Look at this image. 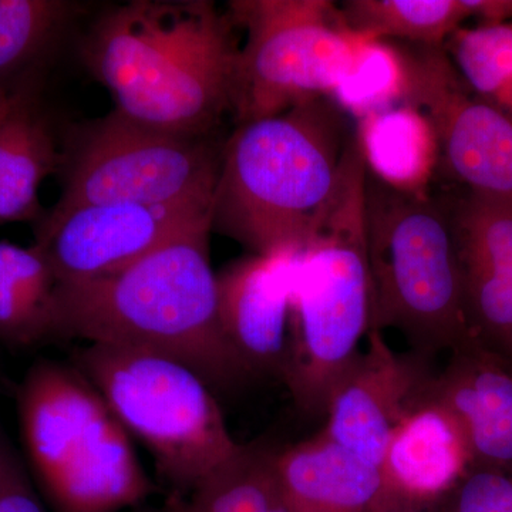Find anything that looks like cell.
I'll return each mask as SVG.
<instances>
[{"label":"cell","mask_w":512,"mask_h":512,"mask_svg":"<svg viewBox=\"0 0 512 512\" xmlns=\"http://www.w3.org/2000/svg\"><path fill=\"white\" fill-rule=\"evenodd\" d=\"M234 28L207 0H130L92 20L79 56L128 120L177 136H214L234 106Z\"/></svg>","instance_id":"obj_1"},{"label":"cell","mask_w":512,"mask_h":512,"mask_svg":"<svg viewBox=\"0 0 512 512\" xmlns=\"http://www.w3.org/2000/svg\"><path fill=\"white\" fill-rule=\"evenodd\" d=\"M346 114L332 97L318 96L238 124L222 146L211 231L251 255L305 248L345 183L356 134Z\"/></svg>","instance_id":"obj_2"},{"label":"cell","mask_w":512,"mask_h":512,"mask_svg":"<svg viewBox=\"0 0 512 512\" xmlns=\"http://www.w3.org/2000/svg\"><path fill=\"white\" fill-rule=\"evenodd\" d=\"M210 234L200 228L117 274L59 284L56 336L170 357L211 387L241 382L249 373L221 328Z\"/></svg>","instance_id":"obj_3"},{"label":"cell","mask_w":512,"mask_h":512,"mask_svg":"<svg viewBox=\"0 0 512 512\" xmlns=\"http://www.w3.org/2000/svg\"><path fill=\"white\" fill-rule=\"evenodd\" d=\"M366 177L355 136L338 201L295 259L282 379L308 414H325L330 393L355 362L372 323Z\"/></svg>","instance_id":"obj_4"},{"label":"cell","mask_w":512,"mask_h":512,"mask_svg":"<svg viewBox=\"0 0 512 512\" xmlns=\"http://www.w3.org/2000/svg\"><path fill=\"white\" fill-rule=\"evenodd\" d=\"M370 329H396L417 352H453L470 339L454 228V195L394 190L367 171Z\"/></svg>","instance_id":"obj_5"},{"label":"cell","mask_w":512,"mask_h":512,"mask_svg":"<svg viewBox=\"0 0 512 512\" xmlns=\"http://www.w3.org/2000/svg\"><path fill=\"white\" fill-rule=\"evenodd\" d=\"M18 407L30 464L57 512H119L151 493L130 434L79 370L39 363Z\"/></svg>","instance_id":"obj_6"},{"label":"cell","mask_w":512,"mask_h":512,"mask_svg":"<svg viewBox=\"0 0 512 512\" xmlns=\"http://www.w3.org/2000/svg\"><path fill=\"white\" fill-rule=\"evenodd\" d=\"M77 370L150 450L177 493H194L244 447L229 433L210 384L177 360L89 343L77 356Z\"/></svg>","instance_id":"obj_7"},{"label":"cell","mask_w":512,"mask_h":512,"mask_svg":"<svg viewBox=\"0 0 512 512\" xmlns=\"http://www.w3.org/2000/svg\"><path fill=\"white\" fill-rule=\"evenodd\" d=\"M222 146L215 138L164 133L111 109L62 131L59 201L49 217L110 202L212 201Z\"/></svg>","instance_id":"obj_8"},{"label":"cell","mask_w":512,"mask_h":512,"mask_svg":"<svg viewBox=\"0 0 512 512\" xmlns=\"http://www.w3.org/2000/svg\"><path fill=\"white\" fill-rule=\"evenodd\" d=\"M228 10L234 26L247 32L235 73L238 124L332 96L367 39L346 26L329 0H232Z\"/></svg>","instance_id":"obj_9"},{"label":"cell","mask_w":512,"mask_h":512,"mask_svg":"<svg viewBox=\"0 0 512 512\" xmlns=\"http://www.w3.org/2000/svg\"><path fill=\"white\" fill-rule=\"evenodd\" d=\"M406 89L402 104L430 121L440 167L468 191L512 197V124L477 96L444 46L402 50Z\"/></svg>","instance_id":"obj_10"},{"label":"cell","mask_w":512,"mask_h":512,"mask_svg":"<svg viewBox=\"0 0 512 512\" xmlns=\"http://www.w3.org/2000/svg\"><path fill=\"white\" fill-rule=\"evenodd\" d=\"M212 201L87 205L35 225L59 284L117 274L197 229L211 227Z\"/></svg>","instance_id":"obj_11"},{"label":"cell","mask_w":512,"mask_h":512,"mask_svg":"<svg viewBox=\"0 0 512 512\" xmlns=\"http://www.w3.org/2000/svg\"><path fill=\"white\" fill-rule=\"evenodd\" d=\"M366 349L330 393L323 433L380 468L397 424L433 379L427 355H399L382 330L370 329Z\"/></svg>","instance_id":"obj_12"},{"label":"cell","mask_w":512,"mask_h":512,"mask_svg":"<svg viewBox=\"0 0 512 512\" xmlns=\"http://www.w3.org/2000/svg\"><path fill=\"white\" fill-rule=\"evenodd\" d=\"M468 335L512 363V197L454 195Z\"/></svg>","instance_id":"obj_13"},{"label":"cell","mask_w":512,"mask_h":512,"mask_svg":"<svg viewBox=\"0 0 512 512\" xmlns=\"http://www.w3.org/2000/svg\"><path fill=\"white\" fill-rule=\"evenodd\" d=\"M298 252L249 255L217 274L221 328L248 373L284 375Z\"/></svg>","instance_id":"obj_14"},{"label":"cell","mask_w":512,"mask_h":512,"mask_svg":"<svg viewBox=\"0 0 512 512\" xmlns=\"http://www.w3.org/2000/svg\"><path fill=\"white\" fill-rule=\"evenodd\" d=\"M427 394L453 414L471 467H512V363L468 339L451 352Z\"/></svg>","instance_id":"obj_15"},{"label":"cell","mask_w":512,"mask_h":512,"mask_svg":"<svg viewBox=\"0 0 512 512\" xmlns=\"http://www.w3.org/2000/svg\"><path fill=\"white\" fill-rule=\"evenodd\" d=\"M470 467V451L453 414L424 393L387 443L380 464L384 498L407 505L436 500L451 493Z\"/></svg>","instance_id":"obj_16"},{"label":"cell","mask_w":512,"mask_h":512,"mask_svg":"<svg viewBox=\"0 0 512 512\" xmlns=\"http://www.w3.org/2000/svg\"><path fill=\"white\" fill-rule=\"evenodd\" d=\"M279 494L292 512H369L384 498L382 471L325 433L275 453Z\"/></svg>","instance_id":"obj_17"},{"label":"cell","mask_w":512,"mask_h":512,"mask_svg":"<svg viewBox=\"0 0 512 512\" xmlns=\"http://www.w3.org/2000/svg\"><path fill=\"white\" fill-rule=\"evenodd\" d=\"M37 89L19 92L0 120V225L42 221L40 187L62 164V133Z\"/></svg>","instance_id":"obj_18"},{"label":"cell","mask_w":512,"mask_h":512,"mask_svg":"<svg viewBox=\"0 0 512 512\" xmlns=\"http://www.w3.org/2000/svg\"><path fill=\"white\" fill-rule=\"evenodd\" d=\"M357 143L367 171L394 190L429 192L440 165L439 143L430 121L419 110L397 104L357 120Z\"/></svg>","instance_id":"obj_19"},{"label":"cell","mask_w":512,"mask_h":512,"mask_svg":"<svg viewBox=\"0 0 512 512\" xmlns=\"http://www.w3.org/2000/svg\"><path fill=\"white\" fill-rule=\"evenodd\" d=\"M79 12L66 0H0V93L39 87L40 70Z\"/></svg>","instance_id":"obj_20"},{"label":"cell","mask_w":512,"mask_h":512,"mask_svg":"<svg viewBox=\"0 0 512 512\" xmlns=\"http://www.w3.org/2000/svg\"><path fill=\"white\" fill-rule=\"evenodd\" d=\"M57 286L42 248L0 241V340L33 345L56 336Z\"/></svg>","instance_id":"obj_21"},{"label":"cell","mask_w":512,"mask_h":512,"mask_svg":"<svg viewBox=\"0 0 512 512\" xmlns=\"http://www.w3.org/2000/svg\"><path fill=\"white\" fill-rule=\"evenodd\" d=\"M340 9L352 32L367 39L444 46L470 19L464 0H348Z\"/></svg>","instance_id":"obj_22"},{"label":"cell","mask_w":512,"mask_h":512,"mask_svg":"<svg viewBox=\"0 0 512 512\" xmlns=\"http://www.w3.org/2000/svg\"><path fill=\"white\" fill-rule=\"evenodd\" d=\"M274 457V451L242 447L175 512H268L281 501Z\"/></svg>","instance_id":"obj_23"},{"label":"cell","mask_w":512,"mask_h":512,"mask_svg":"<svg viewBox=\"0 0 512 512\" xmlns=\"http://www.w3.org/2000/svg\"><path fill=\"white\" fill-rule=\"evenodd\" d=\"M406 64L402 50L383 40L366 39L340 80L332 99L357 119L402 104Z\"/></svg>","instance_id":"obj_24"},{"label":"cell","mask_w":512,"mask_h":512,"mask_svg":"<svg viewBox=\"0 0 512 512\" xmlns=\"http://www.w3.org/2000/svg\"><path fill=\"white\" fill-rule=\"evenodd\" d=\"M448 56L477 96L487 99L512 76V22L456 30Z\"/></svg>","instance_id":"obj_25"},{"label":"cell","mask_w":512,"mask_h":512,"mask_svg":"<svg viewBox=\"0 0 512 512\" xmlns=\"http://www.w3.org/2000/svg\"><path fill=\"white\" fill-rule=\"evenodd\" d=\"M451 493L450 512H512V467H470Z\"/></svg>","instance_id":"obj_26"},{"label":"cell","mask_w":512,"mask_h":512,"mask_svg":"<svg viewBox=\"0 0 512 512\" xmlns=\"http://www.w3.org/2000/svg\"><path fill=\"white\" fill-rule=\"evenodd\" d=\"M0 512H46L19 467L0 453Z\"/></svg>","instance_id":"obj_27"},{"label":"cell","mask_w":512,"mask_h":512,"mask_svg":"<svg viewBox=\"0 0 512 512\" xmlns=\"http://www.w3.org/2000/svg\"><path fill=\"white\" fill-rule=\"evenodd\" d=\"M470 19L477 26H497L512 22V0H464Z\"/></svg>","instance_id":"obj_28"},{"label":"cell","mask_w":512,"mask_h":512,"mask_svg":"<svg viewBox=\"0 0 512 512\" xmlns=\"http://www.w3.org/2000/svg\"><path fill=\"white\" fill-rule=\"evenodd\" d=\"M504 114L505 119L512 124V76L507 80L490 97L485 99Z\"/></svg>","instance_id":"obj_29"},{"label":"cell","mask_w":512,"mask_h":512,"mask_svg":"<svg viewBox=\"0 0 512 512\" xmlns=\"http://www.w3.org/2000/svg\"><path fill=\"white\" fill-rule=\"evenodd\" d=\"M369 512H417L414 511L412 505L399 503V501L389 500V498H383L379 504Z\"/></svg>","instance_id":"obj_30"},{"label":"cell","mask_w":512,"mask_h":512,"mask_svg":"<svg viewBox=\"0 0 512 512\" xmlns=\"http://www.w3.org/2000/svg\"><path fill=\"white\" fill-rule=\"evenodd\" d=\"M16 96H18V93H16V94L0 93V120H2L3 117H5L6 114H8L10 107H12L13 103H15Z\"/></svg>","instance_id":"obj_31"},{"label":"cell","mask_w":512,"mask_h":512,"mask_svg":"<svg viewBox=\"0 0 512 512\" xmlns=\"http://www.w3.org/2000/svg\"><path fill=\"white\" fill-rule=\"evenodd\" d=\"M268 512H292V511L289 510L288 507H286V505L284 504V501H282V498H281V501H279L278 504L274 505V507H272L271 510H269Z\"/></svg>","instance_id":"obj_32"},{"label":"cell","mask_w":512,"mask_h":512,"mask_svg":"<svg viewBox=\"0 0 512 512\" xmlns=\"http://www.w3.org/2000/svg\"><path fill=\"white\" fill-rule=\"evenodd\" d=\"M144 512H150V511H144Z\"/></svg>","instance_id":"obj_33"}]
</instances>
